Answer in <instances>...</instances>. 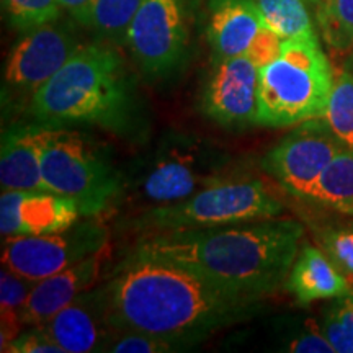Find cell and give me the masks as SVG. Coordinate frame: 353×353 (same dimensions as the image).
Returning a JSON list of instances; mask_svg holds the SVG:
<instances>
[{
  "mask_svg": "<svg viewBox=\"0 0 353 353\" xmlns=\"http://www.w3.org/2000/svg\"><path fill=\"white\" fill-rule=\"evenodd\" d=\"M260 68L249 56L214 61L201 95V110L219 126H257Z\"/></svg>",
  "mask_w": 353,
  "mask_h": 353,
  "instance_id": "8fae6325",
  "label": "cell"
},
{
  "mask_svg": "<svg viewBox=\"0 0 353 353\" xmlns=\"http://www.w3.org/2000/svg\"><path fill=\"white\" fill-rule=\"evenodd\" d=\"M343 149L324 118H314L299 123L273 145L262 159V169L291 195L307 201L322 172Z\"/></svg>",
  "mask_w": 353,
  "mask_h": 353,
  "instance_id": "30bf717a",
  "label": "cell"
},
{
  "mask_svg": "<svg viewBox=\"0 0 353 353\" xmlns=\"http://www.w3.org/2000/svg\"><path fill=\"white\" fill-rule=\"evenodd\" d=\"M263 23L283 39L316 37L306 0H255Z\"/></svg>",
  "mask_w": 353,
  "mask_h": 353,
  "instance_id": "7402d4cb",
  "label": "cell"
},
{
  "mask_svg": "<svg viewBox=\"0 0 353 353\" xmlns=\"http://www.w3.org/2000/svg\"><path fill=\"white\" fill-rule=\"evenodd\" d=\"M281 211L283 203L263 180L231 175L180 203L144 210L138 218V226L157 232L219 228L276 218Z\"/></svg>",
  "mask_w": 353,
  "mask_h": 353,
  "instance_id": "8992f818",
  "label": "cell"
},
{
  "mask_svg": "<svg viewBox=\"0 0 353 353\" xmlns=\"http://www.w3.org/2000/svg\"><path fill=\"white\" fill-rule=\"evenodd\" d=\"M288 352L294 353H332L335 352L334 347L330 345L321 325L316 324L314 321L309 319L306 327L294 335L288 343Z\"/></svg>",
  "mask_w": 353,
  "mask_h": 353,
  "instance_id": "f546056e",
  "label": "cell"
},
{
  "mask_svg": "<svg viewBox=\"0 0 353 353\" xmlns=\"http://www.w3.org/2000/svg\"><path fill=\"white\" fill-rule=\"evenodd\" d=\"M350 70L353 72V51L350 52Z\"/></svg>",
  "mask_w": 353,
  "mask_h": 353,
  "instance_id": "d6a6232c",
  "label": "cell"
},
{
  "mask_svg": "<svg viewBox=\"0 0 353 353\" xmlns=\"http://www.w3.org/2000/svg\"><path fill=\"white\" fill-rule=\"evenodd\" d=\"M141 0H90L79 23L100 38L126 44V34Z\"/></svg>",
  "mask_w": 353,
  "mask_h": 353,
  "instance_id": "ffe728a7",
  "label": "cell"
},
{
  "mask_svg": "<svg viewBox=\"0 0 353 353\" xmlns=\"http://www.w3.org/2000/svg\"><path fill=\"white\" fill-rule=\"evenodd\" d=\"M301 237L303 226L296 221L268 218L219 228L162 231L144 239L134 252L263 298L286 281Z\"/></svg>",
  "mask_w": 353,
  "mask_h": 353,
  "instance_id": "7a4b0ae2",
  "label": "cell"
},
{
  "mask_svg": "<svg viewBox=\"0 0 353 353\" xmlns=\"http://www.w3.org/2000/svg\"><path fill=\"white\" fill-rule=\"evenodd\" d=\"M79 48L81 44L69 25L56 20L34 28L8 54L6 82L21 94L33 95L64 68Z\"/></svg>",
  "mask_w": 353,
  "mask_h": 353,
  "instance_id": "7c38bea8",
  "label": "cell"
},
{
  "mask_svg": "<svg viewBox=\"0 0 353 353\" xmlns=\"http://www.w3.org/2000/svg\"><path fill=\"white\" fill-rule=\"evenodd\" d=\"M50 126L19 123L2 132L0 145V185L2 192L44 190L41 156Z\"/></svg>",
  "mask_w": 353,
  "mask_h": 353,
  "instance_id": "e0dca14e",
  "label": "cell"
},
{
  "mask_svg": "<svg viewBox=\"0 0 353 353\" xmlns=\"http://www.w3.org/2000/svg\"><path fill=\"white\" fill-rule=\"evenodd\" d=\"M30 112L51 128L92 125L125 134L138 123V95L121 56L103 44H87L32 95Z\"/></svg>",
  "mask_w": 353,
  "mask_h": 353,
  "instance_id": "3957f363",
  "label": "cell"
},
{
  "mask_svg": "<svg viewBox=\"0 0 353 353\" xmlns=\"http://www.w3.org/2000/svg\"><path fill=\"white\" fill-rule=\"evenodd\" d=\"M8 20L20 32H32L59 19V0H2Z\"/></svg>",
  "mask_w": 353,
  "mask_h": 353,
  "instance_id": "4316f807",
  "label": "cell"
},
{
  "mask_svg": "<svg viewBox=\"0 0 353 353\" xmlns=\"http://www.w3.org/2000/svg\"><path fill=\"white\" fill-rule=\"evenodd\" d=\"M43 329L64 353L103 352L113 325L108 317L105 288H92L61 309Z\"/></svg>",
  "mask_w": 353,
  "mask_h": 353,
  "instance_id": "5bb4252c",
  "label": "cell"
},
{
  "mask_svg": "<svg viewBox=\"0 0 353 353\" xmlns=\"http://www.w3.org/2000/svg\"><path fill=\"white\" fill-rule=\"evenodd\" d=\"M8 353H64L57 343L48 335L43 325H30L17 335L6 348Z\"/></svg>",
  "mask_w": 353,
  "mask_h": 353,
  "instance_id": "f1b7e54d",
  "label": "cell"
},
{
  "mask_svg": "<svg viewBox=\"0 0 353 353\" xmlns=\"http://www.w3.org/2000/svg\"><path fill=\"white\" fill-rule=\"evenodd\" d=\"M319 242L337 270L353 285V221L324 228Z\"/></svg>",
  "mask_w": 353,
  "mask_h": 353,
  "instance_id": "83f0119b",
  "label": "cell"
},
{
  "mask_svg": "<svg viewBox=\"0 0 353 353\" xmlns=\"http://www.w3.org/2000/svg\"><path fill=\"white\" fill-rule=\"evenodd\" d=\"M41 172L48 192L72 200L85 218L107 210L123 190V175L107 154L65 128L48 130Z\"/></svg>",
  "mask_w": 353,
  "mask_h": 353,
  "instance_id": "52a82bcc",
  "label": "cell"
},
{
  "mask_svg": "<svg viewBox=\"0 0 353 353\" xmlns=\"http://www.w3.org/2000/svg\"><path fill=\"white\" fill-rule=\"evenodd\" d=\"M285 286L299 304H311L342 296L353 285L337 270L324 250L304 244L286 276Z\"/></svg>",
  "mask_w": 353,
  "mask_h": 353,
  "instance_id": "ac0fdd59",
  "label": "cell"
},
{
  "mask_svg": "<svg viewBox=\"0 0 353 353\" xmlns=\"http://www.w3.org/2000/svg\"><path fill=\"white\" fill-rule=\"evenodd\" d=\"M334 77L317 34L285 39L280 54L260 68L257 126L288 128L322 118Z\"/></svg>",
  "mask_w": 353,
  "mask_h": 353,
  "instance_id": "5b68a950",
  "label": "cell"
},
{
  "mask_svg": "<svg viewBox=\"0 0 353 353\" xmlns=\"http://www.w3.org/2000/svg\"><path fill=\"white\" fill-rule=\"evenodd\" d=\"M335 213L353 216V149H343L322 172L309 200Z\"/></svg>",
  "mask_w": 353,
  "mask_h": 353,
  "instance_id": "d6986e66",
  "label": "cell"
},
{
  "mask_svg": "<svg viewBox=\"0 0 353 353\" xmlns=\"http://www.w3.org/2000/svg\"><path fill=\"white\" fill-rule=\"evenodd\" d=\"M306 2H307V3H311V6H314V7H316L317 3L321 2V0H306Z\"/></svg>",
  "mask_w": 353,
  "mask_h": 353,
  "instance_id": "1f68e13d",
  "label": "cell"
},
{
  "mask_svg": "<svg viewBox=\"0 0 353 353\" xmlns=\"http://www.w3.org/2000/svg\"><path fill=\"white\" fill-rule=\"evenodd\" d=\"M231 175L228 152L201 136L172 132L123 176L121 192L149 210L187 200Z\"/></svg>",
  "mask_w": 353,
  "mask_h": 353,
  "instance_id": "277c9868",
  "label": "cell"
},
{
  "mask_svg": "<svg viewBox=\"0 0 353 353\" xmlns=\"http://www.w3.org/2000/svg\"><path fill=\"white\" fill-rule=\"evenodd\" d=\"M334 134L347 149H353V72L341 70L334 77L332 92L324 117Z\"/></svg>",
  "mask_w": 353,
  "mask_h": 353,
  "instance_id": "cb8c5ba5",
  "label": "cell"
},
{
  "mask_svg": "<svg viewBox=\"0 0 353 353\" xmlns=\"http://www.w3.org/2000/svg\"><path fill=\"white\" fill-rule=\"evenodd\" d=\"M316 17L322 38L335 54L353 51V0H321Z\"/></svg>",
  "mask_w": 353,
  "mask_h": 353,
  "instance_id": "603a6c76",
  "label": "cell"
},
{
  "mask_svg": "<svg viewBox=\"0 0 353 353\" xmlns=\"http://www.w3.org/2000/svg\"><path fill=\"white\" fill-rule=\"evenodd\" d=\"M34 283L37 281L21 276L2 265V272H0V319H2L0 345H2V352H6L8 343L21 332V327H25L21 322V312Z\"/></svg>",
  "mask_w": 353,
  "mask_h": 353,
  "instance_id": "44dd1931",
  "label": "cell"
},
{
  "mask_svg": "<svg viewBox=\"0 0 353 353\" xmlns=\"http://www.w3.org/2000/svg\"><path fill=\"white\" fill-rule=\"evenodd\" d=\"M265 23L255 0H210L206 37L213 61L249 54Z\"/></svg>",
  "mask_w": 353,
  "mask_h": 353,
  "instance_id": "2e32d148",
  "label": "cell"
},
{
  "mask_svg": "<svg viewBox=\"0 0 353 353\" xmlns=\"http://www.w3.org/2000/svg\"><path fill=\"white\" fill-rule=\"evenodd\" d=\"M185 0H141L126 34V46L148 77H165L187 54Z\"/></svg>",
  "mask_w": 353,
  "mask_h": 353,
  "instance_id": "9c48e42d",
  "label": "cell"
},
{
  "mask_svg": "<svg viewBox=\"0 0 353 353\" xmlns=\"http://www.w3.org/2000/svg\"><path fill=\"white\" fill-rule=\"evenodd\" d=\"M103 288L114 329L162 335L188 348L262 309V296L136 252L118 265Z\"/></svg>",
  "mask_w": 353,
  "mask_h": 353,
  "instance_id": "6da1fadb",
  "label": "cell"
},
{
  "mask_svg": "<svg viewBox=\"0 0 353 353\" xmlns=\"http://www.w3.org/2000/svg\"><path fill=\"white\" fill-rule=\"evenodd\" d=\"M108 252L110 247L63 272L37 281L21 312L23 325L30 327L46 324L61 309L77 299L82 293L94 288Z\"/></svg>",
  "mask_w": 353,
  "mask_h": 353,
  "instance_id": "9a60e30c",
  "label": "cell"
},
{
  "mask_svg": "<svg viewBox=\"0 0 353 353\" xmlns=\"http://www.w3.org/2000/svg\"><path fill=\"white\" fill-rule=\"evenodd\" d=\"M319 325L335 352L353 353V286L329 304Z\"/></svg>",
  "mask_w": 353,
  "mask_h": 353,
  "instance_id": "d4e9b609",
  "label": "cell"
},
{
  "mask_svg": "<svg viewBox=\"0 0 353 353\" xmlns=\"http://www.w3.org/2000/svg\"><path fill=\"white\" fill-rule=\"evenodd\" d=\"M180 350H188V347L174 339L128 329H113L103 347V352L112 353H170Z\"/></svg>",
  "mask_w": 353,
  "mask_h": 353,
  "instance_id": "484cf974",
  "label": "cell"
},
{
  "mask_svg": "<svg viewBox=\"0 0 353 353\" xmlns=\"http://www.w3.org/2000/svg\"><path fill=\"white\" fill-rule=\"evenodd\" d=\"M82 218L69 198L44 190H12L0 196V231L3 237L44 236L64 231Z\"/></svg>",
  "mask_w": 353,
  "mask_h": 353,
  "instance_id": "4fadbf2b",
  "label": "cell"
},
{
  "mask_svg": "<svg viewBox=\"0 0 353 353\" xmlns=\"http://www.w3.org/2000/svg\"><path fill=\"white\" fill-rule=\"evenodd\" d=\"M88 2H90V0H59L61 7L65 8V10H68L77 21H81L83 13H85Z\"/></svg>",
  "mask_w": 353,
  "mask_h": 353,
  "instance_id": "4dcf8cb0",
  "label": "cell"
},
{
  "mask_svg": "<svg viewBox=\"0 0 353 353\" xmlns=\"http://www.w3.org/2000/svg\"><path fill=\"white\" fill-rule=\"evenodd\" d=\"M108 247V231L87 216L64 231L44 236L3 237L2 265L33 281L63 272Z\"/></svg>",
  "mask_w": 353,
  "mask_h": 353,
  "instance_id": "ba28073f",
  "label": "cell"
}]
</instances>
